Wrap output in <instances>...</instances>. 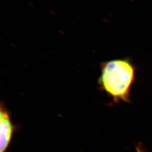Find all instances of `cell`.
<instances>
[{
	"label": "cell",
	"mask_w": 152,
	"mask_h": 152,
	"mask_svg": "<svg viewBox=\"0 0 152 152\" xmlns=\"http://www.w3.org/2000/svg\"><path fill=\"white\" fill-rule=\"evenodd\" d=\"M135 77V67L129 60L115 59L102 63L99 83L114 102L129 103Z\"/></svg>",
	"instance_id": "6da1fadb"
},
{
	"label": "cell",
	"mask_w": 152,
	"mask_h": 152,
	"mask_svg": "<svg viewBox=\"0 0 152 152\" xmlns=\"http://www.w3.org/2000/svg\"><path fill=\"white\" fill-rule=\"evenodd\" d=\"M0 118V152H6L16 128L12 123L10 113L3 103L1 104Z\"/></svg>",
	"instance_id": "7a4b0ae2"
},
{
	"label": "cell",
	"mask_w": 152,
	"mask_h": 152,
	"mask_svg": "<svg viewBox=\"0 0 152 152\" xmlns=\"http://www.w3.org/2000/svg\"><path fill=\"white\" fill-rule=\"evenodd\" d=\"M136 152H146L145 151V150L144 149L143 147V145L142 144L140 143L138 144L136 147Z\"/></svg>",
	"instance_id": "3957f363"
}]
</instances>
